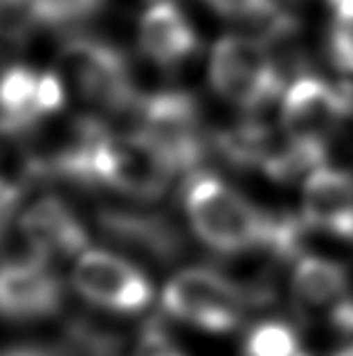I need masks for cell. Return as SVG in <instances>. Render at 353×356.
<instances>
[{
  "instance_id": "6da1fadb",
  "label": "cell",
  "mask_w": 353,
  "mask_h": 356,
  "mask_svg": "<svg viewBox=\"0 0 353 356\" xmlns=\"http://www.w3.org/2000/svg\"><path fill=\"white\" fill-rule=\"evenodd\" d=\"M182 199L193 232L209 248L227 255L264 248L268 212L257 210L221 178L205 172L189 174Z\"/></svg>"
},
{
  "instance_id": "44dd1931",
  "label": "cell",
  "mask_w": 353,
  "mask_h": 356,
  "mask_svg": "<svg viewBox=\"0 0 353 356\" xmlns=\"http://www.w3.org/2000/svg\"><path fill=\"white\" fill-rule=\"evenodd\" d=\"M336 14V23L353 25V0H327Z\"/></svg>"
},
{
  "instance_id": "30bf717a",
  "label": "cell",
  "mask_w": 353,
  "mask_h": 356,
  "mask_svg": "<svg viewBox=\"0 0 353 356\" xmlns=\"http://www.w3.org/2000/svg\"><path fill=\"white\" fill-rule=\"evenodd\" d=\"M48 261L30 252L0 264V316L9 321H34L57 312L63 289Z\"/></svg>"
},
{
  "instance_id": "4fadbf2b",
  "label": "cell",
  "mask_w": 353,
  "mask_h": 356,
  "mask_svg": "<svg viewBox=\"0 0 353 356\" xmlns=\"http://www.w3.org/2000/svg\"><path fill=\"white\" fill-rule=\"evenodd\" d=\"M140 48L160 65H175L198 50V36L171 0H157L140 18Z\"/></svg>"
},
{
  "instance_id": "d6986e66",
  "label": "cell",
  "mask_w": 353,
  "mask_h": 356,
  "mask_svg": "<svg viewBox=\"0 0 353 356\" xmlns=\"http://www.w3.org/2000/svg\"><path fill=\"white\" fill-rule=\"evenodd\" d=\"M135 356H184V354L175 348L164 330H160L157 325H151L142 334Z\"/></svg>"
},
{
  "instance_id": "7c38bea8",
  "label": "cell",
  "mask_w": 353,
  "mask_h": 356,
  "mask_svg": "<svg viewBox=\"0 0 353 356\" xmlns=\"http://www.w3.org/2000/svg\"><path fill=\"white\" fill-rule=\"evenodd\" d=\"M21 228L25 241L30 243V250L45 259L52 255L72 257L88 250V232L83 223L70 205L57 196H43L32 203L23 212Z\"/></svg>"
},
{
  "instance_id": "8992f818",
  "label": "cell",
  "mask_w": 353,
  "mask_h": 356,
  "mask_svg": "<svg viewBox=\"0 0 353 356\" xmlns=\"http://www.w3.org/2000/svg\"><path fill=\"white\" fill-rule=\"evenodd\" d=\"M140 129L146 138L162 149L175 172H198L205 156L200 111L193 97L180 90H162L137 99Z\"/></svg>"
},
{
  "instance_id": "7402d4cb",
  "label": "cell",
  "mask_w": 353,
  "mask_h": 356,
  "mask_svg": "<svg viewBox=\"0 0 353 356\" xmlns=\"http://www.w3.org/2000/svg\"><path fill=\"white\" fill-rule=\"evenodd\" d=\"M0 356H59V354L50 352V350H43V348H30V345H23V348L5 350Z\"/></svg>"
},
{
  "instance_id": "e0dca14e",
  "label": "cell",
  "mask_w": 353,
  "mask_h": 356,
  "mask_svg": "<svg viewBox=\"0 0 353 356\" xmlns=\"http://www.w3.org/2000/svg\"><path fill=\"white\" fill-rule=\"evenodd\" d=\"M300 336L288 323L266 321L252 327L243 345V356H300Z\"/></svg>"
},
{
  "instance_id": "cb8c5ba5",
  "label": "cell",
  "mask_w": 353,
  "mask_h": 356,
  "mask_svg": "<svg viewBox=\"0 0 353 356\" xmlns=\"http://www.w3.org/2000/svg\"><path fill=\"white\" fill-rule=\"evenodd\" d=\"M27 0H0V12H7V9H16V7H25Z\"/></svg>"
},
{
  "instance_id": "277c9868",
  "label": "cell",
  "mask_w": 353,
  "mask_h": 356,
  "mask_svg": "<svg viewBox=\"0 0 353 356\" xmlns=\"http://www.w3.org/2000/svg\"><path fill=\"white\" fill-rule=\"evenodd\" d=\"M250 302L252 296L212 268H184L162 291L166 314L214 334L236 330Z\"/></svg>"
},
{
  "instance_id": "ba28073f",
  "label": "cell",
  "mask_w": 353,
  "mask_h": 356,
  "mask_svg": "<svg viewBox=\"0 0 353 356\" xmlns=\"http://www.w3.org/2000/svg\"><path fill=\"white\" fill-rule=\"evenodd\" d=\"M72 284L83 300L113 314H140L153 300L142 270L108 250L81 252L72 268Z\"/></svg>"
},
{
  "instance_id": "d4e9b609",
  "label": "cell",
  "mask_w": 353,
  "mask_h": 356,
  "mask_svg": "<svg viewBox=\"0 0 353 356\" xmlns=\"http://www.w3.org/2000/svg\"><path fill=\"white\" fill-rule=\"evenodd\" d=\"M300 356H318V354H306V352H302ZM329 356H333V354H329Z\"/></svg>"
},
{
  "instance_id": "3957f363",
  "label": "cell",
  "mask_w": 353,
  "mask_h": 356,
  "mask_svg": "<svg viewBox=\"0 0 353 356\" xmlns=\"http://www.w3.org/2000/svg\"><path fill=\"white\" fill-rule=\"evenodd\" d=\"M209 81L230 104L246 111L268 106L282 92V72L264 41L252 36H223L209 59Z\"/></svg>"
},
{
  "instance_id": "603a6c76",
  "label": "cell",
  "mask_w": 353,
  "mask_h": 356,
  "mask_svg": "<svg viewBox=\"0 0 353 356\" xmlns=\"http://www.w3.org/2000/svg\"><path fill=\"white\" fill-rule=\"evenodd\" d=\"M16 210V203H9V201H0V239L5 237L9 221H12V214Z\"/></svg>"
},
{
  "instance_id": "9a60e30c",
  "label": "cell",
  "mask_w": 353,
  "mask_h": 356,
  "mask_svg": "<svg viewBox=\"0 0 353 356\" xmlns=\"http://www.w3.org/2000/svg\"><path fill=\"white\" fill-rule=\"evenodd\" d=\"M104 7V0H27L25 12L32 23L41 27H74Z\"/></svg>"
},
{
  "instance_id": "7a4b0ae2",
  "label": "cell",
  "mask_w": 353,
  "mask_h": 356,
  "mask_svg": "<svg viewBox=\"0 0 353 356\" xmlns=\"http://www.w3.org/2000/svg\"><path fill=\"white\" fill-rule=\"evenodd\" d=\"M57 72L68 97L99 111H124L137 104L131 68L122 52L95 39H74L63 45Z\"/></svg>"
},
{
  "instance_id": "5bb4252c",
  "label": "cell",
  "mask_w": 353,
  "mask_h": 356,
  "mask_svg": "<svg viewBox=\"0 0 353 356\" xmlns=\"http://www.w3.org/2000/svg\"><path fill=\"white\" fill-rule=\"evenodd\" d=\"M293 293L304 309L333 312L349 298L347 268L324 257H302L293 270Z\"/></svg>"
},
{
  "instance_id": "8fae6325",
  "label": "cell",
  "mask_w": 353,
  "mask_h": 356,
  "mask_svg": "<svg viewBox=\"0 0 353 356\" xmlns=\"http://www.w3.org/2000/svg\"><path fill=\"white\" fill-rule=\"evenodd\" d=\"M302 219L306 228L353 241V174L320 167L306 176Z\"/></svg>"
},
{
  "instance_id": "ac0fdd59",
  "label": "cell",
  "mask_w": 353,
  "mask_h": 356,
  "mask_svg": "<svg viewBox=\"0 0 353 356\" xmlns=\"http://www.w3.org/2000/svg\"><path fill=\"white\" fill-rule=\"evenodd\" d=\"M329 57L338 70L353 74V25L333 23L329 32Z\"/></svg>"
},
{
  "instance_id": "52a82bcc",
  "label": "cell",
  "mask_w": 353,
  "mask_h": 356,
  "mask_svg": "<svg viewBox=\"0 0 353 356\" xmlns=\"http://www.w3.org/2000/svg\"><path fill=\"white\" fill-rule=\"evenodd\" d=\"M347 86H331L320 77H297L284 92L282 129L288 138L329 154L331 138L349 115Z\"/></svg>"
},
{
  "instance_id": "9c48e42d",
  "label": "cell",
  "mask_w": 353,
  "mask_h": 356,
  "mask_svg": "<svg viewBox=\"0 0 353 356\" xmlns=\"http://www.w3.org/2000/svg\"><path fill=\"white\" fill-rule=\"evenodd\" d=\"M68 90L57 70L16 63L0 79V136L18 138L66 106Z\"/></svg>"
},
{
  "instance_id": "5b68a950",
  "label": "cell",
  "mask_w": 353,
  "mask_h": 356,
  "mask_svg": "<svg viewBox=\"0 0 353 356\" xmlns=\"http://www.w3.org/2000/svg\"><path fill=\"white\" fill-rule=\"evenodd\" d=\"M175 174L178 172L166 154L142 131H110L99 154L97 185H108L135 199L153 201L164 196Z\"/></svg>"
},
{
  "instance_id": "ffe728a7",
  "label": "cell",
  "mask_w": 353,
  "mask_h": 356,
  "mask_svg": "<svg viewBox=\"0 0 353 356\" xmlns=\"http://www.w3.org/2000/svg\"><path fill=\"white\" fill-rule=\"evenodd\" d=\"M18 50H21V36L14 30L0 27V79L5 77L9 68H14L18 61Z\"/></svg>"
},
{
  "instance_id": "2e32d148",
  "label": "cell",
  "mask_w": 353,
  "mask_h": 356,
  "mask_svg": "<svg viewBox=\"0 0 353 356\" xmlns=\"http://www.w3.org/2000/svg\"><path fill=\"white\" fill-rule=\"evenodd\" d=\"M36 176H41V167L34 154L23 152V149L0 147V201L18 205L27 185Z\"/></svg>"
}]
</instances>
